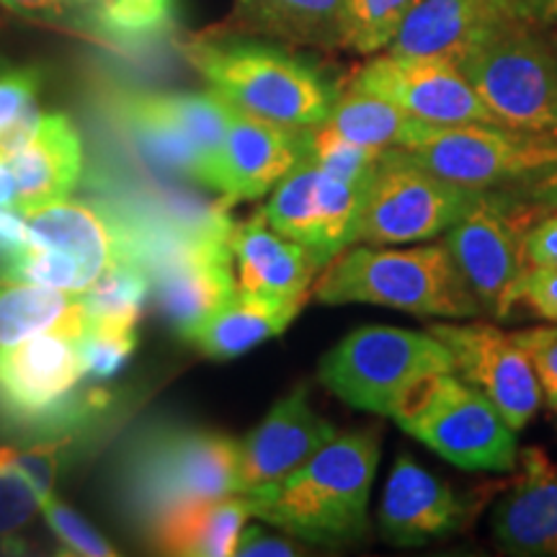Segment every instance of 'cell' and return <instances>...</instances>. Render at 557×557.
<instances>
[{
  "instance_id": "23",
  "label": "cell",
  "mask_w": 557,
  "mask_h": 557,
  "mask_svg": "<svg viewBox=\"0 0 557 557\" xmlns=\"http://www.w3.org/2000/svg\"><path fill=\"white\" fill-rule=\"evenodd\" d=\"M250 519L246 493L222 498H199L171 506L148 521L152 545L163 555L227 557L235 555L238 537Z\"/></svg>"
},
{
  "instance_id": "26",
  "label": "cell",
  "mask_w": 557,
  "mask_h": 557,
  "mask_svg": "<svg viewBox=\"0 0 557 557\" xmlns=\"http://www.w3.org/2000/svg\"><path fill=\"white\" fill-rule=\"evenodd\" d=\"M305 302L308 299H261L238 289L227 305H222L184 341L209 359H238L263 341L282 336Z\"/></svg>"
},
{
  "instance_id": "22",
  "label": "cell",
  "mask_w": 557,
  "mask_h": 557,
  "mask_svg": "<svg viewBox=\"0 0 557 557\" xmlns=\"http://www.w3.org/2000/svg\"><path fill=\"white\" fill-rule=\"evenodd\" d=\"M109 111L150 165L173 176L199 181L205 160L181 122L173 94L116 90Z\"/></svg>"
},
{
  "instance_id": "24",
  "label": "cell",
  "mask_w": 557,
  "mask_h": 557,
  "mask_svg": "<svg viewBox=\"0 0 557 557\" xmlns=\"http://www.w3.org/2000/svg\"><path fill=\"white\" fill-rule=\"evenodd\" d=\"M346 0H235L214 34H250L297 47L344 50Z\"/></svg>"
},
{
  "instance_id": "21",
  "label": "cell",
  "mask_w": 557,
  "mask_h": 557,
  "mask_svg": "<svg viewBox=\"0 0 557 557\" xmlns=\"http://www.w3.org/2000/svg\"><path fill=\"white\" fill-rule=\"evenodd\" d=\"M9 163L16 186V212L67 199L81 181L83 145L75 124L65 114H41L29 143Z\"/></svg>"
},
{
  "instance_id": "4",
  "label": "cell",
  "mask_w": 557,
  "mask_h": 557,
  "mask_svg": "<svg viewBox=\"0 0 557 557\" xmlns=\"http://www.w3.org/2000/svg\"><path fill=\"white\" fill-rule=\"evenodd\" d=\"M393 418L438 457L470 472L517 468V431L480 389L455 372H434L403 389Z\"/></svg>"
},
{
  "instance_id": "42",
  "label": "cell",
  "mask_w": 557,
  "mask_h": 557,
  "mask_svg": "<svg viewBox=\"0 0 557 557\" xmlns=\"http://www.w3.org/2000/svg\"><path fill=\"white\" fill-rule=\"evenodd\" d=\"M3 3L24 13V16L58 21V24H70L81 29L83 18L96 0H3Z\"/></svg>"
},
{
  "instance_id": "31",
  "label": "cell",
  "mask_w": 557,
  "mask_h": 557,
  "mask_svg": "<svg viewBox=\"0 0 557 557\" xmlns=\"http://www.w3.org/2000/svg\"><path fill=\"white\" fill-rule=\"evenodd\" d=\"M37 94V70H11L0 75V160H11L37 132L41 122Z\"/></svg>"
},
{
  "instance_id": "29",
  "label": "cell",
  "mask_w": 557,
  "mask_h": 557,
  "mask_svg": "<svg viewBox=\"0 0 557 557\" xmlns=\"http://www.w3.org/2000/svg\"><path fill=\"white\" fill-rule=\"evenodd\" d=\"M181 0H96L81 32L116 50H145L176 29Z\"/></svg>"
},
{
  "instance_id": "9",
  "label": "cell",
  "mask_w": 557,
  "mask_h": 557,
  "mask_svg": "<svg viewBox=\"0 0 557 557\" xmlns=\"http://www.w3.org/2000/svg\"><path fill=\"white\" fill-rule=\"evenodd\" d=\"M400 158L451 184L491 191L519 184L557 165V132H529L506 124L423 122Z\"/></svg>"
},
{
  "instance_id": "47",
  "label": "cell",
  "mask_w": 557,
  "mask_h": 557,
  "mask_svg": "<svg viewBox=\"0 0 557 557\" xmlns=\"http://www.w3.org/2000/svg\"><path fill=\"white\" fill-rule=\"evenodd\" d=\"M0 207L16 212V186H13V176L5 160H0Z\"/></svg>"
},
{
  "instance_id": "43",
  "label": "cell",
  "mask_w": 557,
  "mask_h": 557,
  "mask_svg": "<svg viewBox=\"0 0 557 557\" xmlns=\"http://www.w3.org/2000/svg\"><path fill=\"white\" fill-rule=\"evenodd\" d=\"M506 194H511L517 201L540 207V209H557V165L542 173H534L519 184L506 186Z\"/></svg>"
},
{
  "instance_id": "12",
  "label": "cell",
  "mask_w": 557,
  "mask_h": 557,
  "mask_svg": "<svg viewBox=\"0 0 557 557\" xmlns=\"http://www.w3.org/2000/svg\"><path fill=\"white\" fill-rule=\"evenodd\" d=\"M369 186H357L302 160L271 191L261 214L276 233L287 235L329 263L354 246Z\"/></svg>"
},
{
  "instance_id": "6",
  "label": "cell",
  "mask_w": 557,
  "mask_h": 557,
  "mask_svg": "<svg viewBox=\"0 0 557 557\" xmlns=\"http://www.w3.org/2000/svg\"><path fill=\"white\" fill-rule=\"evenodd\" d=\"M86 377L78 341L62 333L0 346V421L39 436L67 434L107 400L83 387Z\"/></svg>"
},
{
  "instance_id": "20",
  "label": "cell",
  "mask_w": 557,
  "mask_h": 557,
  "mask_svg": "<svg viewBox=\"0 0 557 557\" xmlns=\"http://www.w3.org/2000/svg\"><path fill=\"white\" fill-rule=\"evenodd\" d=\"M521 475L496 504L491 527L504 553L557 557V465L545 449L519 451Z\"/></svg>"
},
{
  "instance_id": "32",
  "label": "cell",
  "mask_w": 557,
  "mask_h": 557,
  "mask_svg": "<svg viewBox=\"0 0 557 557\" xmlns=\"http://www.w3.org/2000/svg\"><path fill=\"white\" fill-rule=\"evenodd\" d=\"M416 0H346L344 50L377 54L400 32Z\"/></svg>"
},
{
  "instance_id": "13",
  "label": "cell",
  "mask_w": 557,
  "mask_h": 557,
  "mask_svg": "<svg viewBox=\"0 0 557 557\" xmlns=\"http://www.w3.org/2000/svg\"><path fill=\"white\" fill-rule=\"evenodd\" d=\"M348 86L429 124H500L451 58L377 54L354 73Z\"/></svg>"
},
{
  "instance_id": "3",
  "label": "cell",
  "mask_w": 557,
  "mask_h": 557,
  "mask_svg": "<svg viewBox=\"0 0 557 557\" xmlns=\"http://www.w3.org/2000/svg\"><path fill=\"white\" fill-rule=\"evenodd\" d=\"M312 297L323 305H377L418 318L485 315L444 240L418 248L348 246L320 271Z\"/></svg>"
},
{
  "instance_id": "45",
  "label": "cell",
  "mask_w": 557,
  "mask_h": 557,
  "mask_svg": "<svg viewBox=\"0 0 557 557\" xmlns=\"http://www.w3.org/2000/svg\"><path fill=\"white\" fill-rule=\"evenodd\" d=\"M29 246V235H26V214L13 212V209L0 207V263H5L18 250Z\"/></svg>"
},
{
  "instance_id": "34",
  "label": "cell",
  "mask_w": 557,
  "mask_h": 557,
  "mask_svg": "<svg viewBox=\"0 0 557 557\" xmlns=\"http://www.w3.org/2000/svg\"><path fill=\"white\" fill-rule=\"evenodd\" d=\"M0 278H16V282L47 284L67 292H86L96 282L94 274L81 261L70 259L60 250L26 246L13 259L0 263Z\"/></svg>"
},
{
  "instance_id": "28",
  "label": "cell",
  "mask_w": 557,
  "mask_h": 557,
  "mask_svg": "<svg viewBox=\"0 0 557 557\" xmlns=\"http://www.w3.org/2000/svg\"><path fill=\"white\" fill-rule=\"evenodd\" d=\"M421 124V120L406 114L395 103L367 94V90L346 86V90H338L336 103H333L323 127L348 139V143L361 145V148L398 150L413 143Z\"/></svg>"
},
{
  "instance_id": "35",
  "label": "cell",
  "mask_w": 557,
  "mask_h": 557,
  "mask_svg": "<svg viewBox=\"0 0 557 557\" xmlns=\"http://www.w3.org/2000/svg\"><path fill=\"white\" fill-rule=\"evenodd\" d=\"M137 346V325L88 323L86 336L78 341L83 369L94 380H111L127 364Z\"/></svg>"
},
{
  "instance_id": "8",
  "label": "cell",
  "mask_w": 557,
  "mask_h": 557,
  "mask_svg": "<svg viewBox=\"0 0 557 557\" xmlns=\"http://www.w3.org/2000/svg\"><path fill=\"white\" fill-rule=\"evenodd\" d=\"M455 62L500 124L557 132V52L545 29L508 24Z\"/></svg>"
},
{
  "instance_id": "10",
  "label": "cell",
  "mask_w": 557,
  "mask_h": 557,
  "mask_svg": "<svg viewBox=\"0 0 557 557\" xmlns=\"http://www.w3.org/2000/svg\"><path fill=\"white\" fill-rule=\"evenodd\" d=\"M485 191L451 184L421 165L385 152L361 207L357 238L367 246H398L444 235Z\"/></svg>"
},
{
  "instance_id": "25",
  "label": "cell",
  "mask_w": 557,
  "mask_h": 557,
  "mask_svg": "<svg viewBox=\"0 0 557 557\" xmlns=\"http://www.w3.org/2000/svg\"><path fill=\"white\" fill-rule=\"evenodd\" d=\"M26 235L32 246L60 250L81 261L94 278H99L114 261L124 259L114 222L81 201L60 199L34 209L26 214Z\"/></svg>"
},
{
  "instance_id": "19",
  "label": "cell",
  "mask_w": 557,
  "mask_h": 557,
  "mask_svg": "<svg viewBox=\"0 0 557 557\" xmlns=\"http://www.w3.org/2000/svg\"><path fill=\"white\" fill-rule=\"evenodd\" d=\"M508 24H524L511 0H416L387 52L457 60Z\"/></svg>"
},
{
  "instance_id": "39",
  "label": "cell",
  "mask_w": 557,
  "mask_h": 557,
  "mask_svg": "<svg viewBox=\"0 0 557 557\" xmlns=\"http://www.w3.org/2000/svg\"><path fill=\"white\" fill-rule=\"evenodd\" d=\"M511 310L524 305L534 315L557 325V267H524L508 295Z\"/></svg>"
},
{
  "instance_id": "41",
  "label": "cell",
  "mask_w": 557,
  "mask_h": 557,
  "mask_svg": "<svg viewBox=\"0 0 557 557\" xmlns=\"http://www.w3.org/2000/svg\"><path fill=\"white\" fill-rule=\"evenodd\" d=\"M521 256L524 267H557V209H545L540 220H532L524 227Z\"/></svg>"
},
{
  "instance_id": "2",
  "label": "cell",
  "mask_w": 557,
  "mask_h": 557,
  "mask_svg": "<svg viewBox=\"0 0 557 557\" xmlns=\"http://www.w3.org/2000/svg\"><path fill=\"white\" fill-rule=\"evenodd\" d=\"M186 60L235 109L287 127H320L338 88L315 62L267 41L207 34L184 45Z\"/></svg>"
},
{
  "instance_id": "17",
  "label": "cell",
  "mask_w": 557,
  "mask_h": 557,
  "mask_svg": "<svg viewBox=\"0 0 557 557\" xmlns=\"http://www.w3.org/2000/svg\"><path fill=\"white\" fill-rule=\"evenodd\" d=\"M227 243L240 292L261 299H310L323 263L312 250L276 233L261 212L240 225L235 222Z\"/></svg>"
},
{
  "instance_id": "46",
  "label": "cell",
  "mask_w": 557,
  "mask_h": 557,
  "mask_svg": "<svg viewBox=\"0 0 557 557\" xmlns=\"http://www.w3.org/2000/svg\"><path fill=\"white\" fill-rule=\"evenodd\" d=\"M513 16L524 24L553 29L557 26V0H511Z\"/></svg>"
},
{
  "instance_id": "27",
  "label": "cell",
  "mask_w": 557,
  "mask_h": 557,
  "mask_svg": "<svg viewBox=\"0 0 557 557\" xmlns=\"http://www.w3.org/2000/svg\"><path fill=\"white\" fill-rule=\"evenodd\" d=\"M90 323L83 292L0 278V346H13L41 333L81 341Z\"/></svg>"
},
{
  "instance_id": "33",
  "label": "cell",
  "mask_w": 557,
  "mask_h": 557,
  "mask_svg": "<svg viewBox=\"0 0 557 557\" xmlns=\"http://www.w3.org/2000/svg\"><path fill=\"white\" fill-rule=\"evenodd\" d=\"M387 150H369L361 145L348 143V139L333 135L331 129L320 127L310 129L308 139V156L305 160L315 163L320 171L331 173L341 181L357 186H372L374 176L380 173L382 160H385Z\"/></svg>"
},
{
  "instance_id": "1",
  "label": "cell",
  "mask_w": 557,
  "mask_h": 557,
  "mask_svg": "<svg viewBox=\"0 0 557 557\" xmlns=\"http://www.w3.org/2000/svg\"><path fill=\"white\" fill-rule=\"evenodd\" d=\"M377 462V429L336 434L292 475L246 493L250 517L315 545L357 542L369 529Z\"/></svg>"
},
{
  "instance_id": "5",
  "label": "cell",
  "mask_w": 557,
  "mask_h": 557,
  "mask_svg": "<svg viewBox=\"0 0 557 557\" xmlns=\"http://www.w3.org/2000/svg\"><path fill=\"white\" fill-rule=\"evenodd\" d=\"M240 442L209 429H152L132 444L122 465V493L139 519L199 498L238 493Z\"/></svg>"
},
{
  "instance_id": "48",
  "label": "cell",
  "mask_w": 557,
  "mask_h": 557,
  "mask_svg": "<svg viewBox=\"0 0 557 557\" xmlns=\"http://www.w3.org/2000/svg\"><path fill=\"white\" fill-rule=\"evenodd\" d=\"M545 32H547V37H549V41H553V47L557 52V26H553V29H545Z\"/></svg>"
},
{
  "instance_id": "36",
  "label": "cell",
  "mask_w": 557,
  "mask_h": 557,
  "mask_svg": "<svg viewBox=\"0 0 557 557\" xmlns=\"http://www.w3.org/2000/svg\"><path fill=\"white\" fill-rule=\"evenodd\" d=\"M37 511V493L5 455V447H0V545H16L18 532L32 524Z\"/></svg>"
},
{
  "instance_id": "15",
  "label": "cell",
  "mask_w": 557,
  "mask_h": 557,
  "mask_svg": "<svg viewBox=\"0 0 557 557\" xmlns=\"http://www.w3.org/2000/svg\"><path fill=\"white\" fill-rule=\"evenodd\" d=\"M310 129L259 120L233 107L222 148L209 163L201 186L218 191L227 209L267 197L308 156Z\"/></svg>"
},
{
  "instance_id": "38",
  "label": "cell",
  "mask_w": 557,
  "mask_h": 557,
  "mask_svg": "<svg viewBox=\"0 0 557 557\" xmlns=\"http://www.w3.org/2000/svg\"><path fill=\"white\" fill-rule=\"evenodd\" d=\"M39 511L45 513L47 524L54 532V537L60 540V545L65 547L70 555H86V557H109L116 555V549L109 545L107 540L90 529L78 513L70 511L65 504H60L58 498L50 496L39 500Z\"/></svg>"
},
{
  "instance_id": "16",
  "label": "cell",
  "mask_w": 557,
  "mask_h": 557,
  "mask_svg": "<svg viewBox=\"0 0 557 557\" xmlns=\"http://www.w3.org/2000/svg\"><path fill=\"white\" fill-rule=\"evenodd\" d=\"M336 434L329 418L310 406L308 385L295 387L240 442L238 493H253L292 475Z\"/></svg>"
},
{
  "instance_id": "14",
  "label": "cell",
  "mask_w": 557,
  "mask_h": 557,
  "mask_svg": "<svg viewBox=\"0 0 557 557\" xmlns=\"http://www.w3.org/2000/svg\"><path fill=\"white\" fill-rule=\"evenodd\" d=\"M449 348L455 374L485 395L504 413L506 423L519 431L532 421L542 403V387L527 351L513 333L498 331L487 323H447L436 320L429 325Z\"/></svg>"
},
{
  "instance_id": "37",
  "label": "cell",
  "mask_w": 557,
  "mask_h": 557,
  "mask_svg": "<svg viewBox=\"0 0 557 557\" xmlns=\"http://www.w3.org/2000/svg\"><path fill=\"white\" fill-rule=\"evenodd\" d=\"M67 444V434H58L39 438L29 447H5V455L21 470V475L29 480L39 500L54 496V483H58L60 465L65 462Z\"/></svg>"
},
{
  "instance_id": "44",
  "label": "cell",
  "mask_w": 557,
  "mask_h": 557,
  "mask_svg": "<svg viewBox=\"0 0 557 557\" xmlns=\"http://www.w3.org/2000/svg\"><path fill=\"white\" fill-rule=\"evenodd\" d=\"M235 555L243 557H287V555H299V549L287 540H278L274 534L263 532L259 524L243 527L238 547H235Z\"/></svg>"
},
{
  "instance_id": "7",
  "label": "cell",
  "mask_w": 557,
  "mask_h": 557,
  "mask_svg": "<svg viewBox=\"0 0 557 557\" xmlns=\"http://www.w3.org/2000/svg\"><path fill=\"white\" fill-rule=\"evenodd\" d=\"M434 372H455L449 348L429 331L361 325L320 359L318 377L346 406L389 418L403 389Z\"/></svg>"
},
{
  "instance_id": "40",
  "label": "cell",
  "mask_w": 557,
  "mask_h": 557,
  "mask_svg": "<svg viewBox=\"0 0 557 557\" xmlns=\"http://www.w3.org/2000/svg\"><path fill=\"white\" fill-rule=\"evenodd\" d=\"M517 344L524 348L534 372H537L542 398L557 413V325L549 329H529L513 333Z\"/></svg>"
},
{
  "instance_id": "11",
  "label": "cell",
  "mask_w": 557,
  "mask_h": 557,
  "mask_svg": "<svg viewBox=\"0 0 557 557\" xmlns=\"http://www.w3.org/2000/svg\"><path fill=\"white\" fill-rule=\"evenodd\" d=\"M532 214V205L517 201L504 189H491L444 233V246L485 315L496 320L511 315L508 295L524 269L521 235Z\"/></svg>"
},
{
  "instance_id": "30",
  "label": "cell",
  "mask_w": 557,
  "mask_h": 557,
  "mask_svg": "<svg viewBox=\"0 0 557 557\" xmlns=\"http://www.w3.org/2000/svg\"><path fill=\"white\" fill-rule=\"evenodd\" d=\"M148 297L150 278L145 274V269L132 259L114 261L83 292L90 323L114 325H137Z\"/></svg>"
},
{
  "instance_id": "18",
  "label": "cell",
  "mask_w": 557,
  "mask_h": 557,
  "mask_svg": "<svg viewBox=\"0 0 557 557\" xmlns=\"http://www.w3.org/2000/svg\"><path fill=\"white\" fill-rule=\"evenodd\" d=\"M465 506L442 478L410 455H398L380 504V534L393 545H423L447 537L462 524Z\"/></svg>"
}]
</instances>
